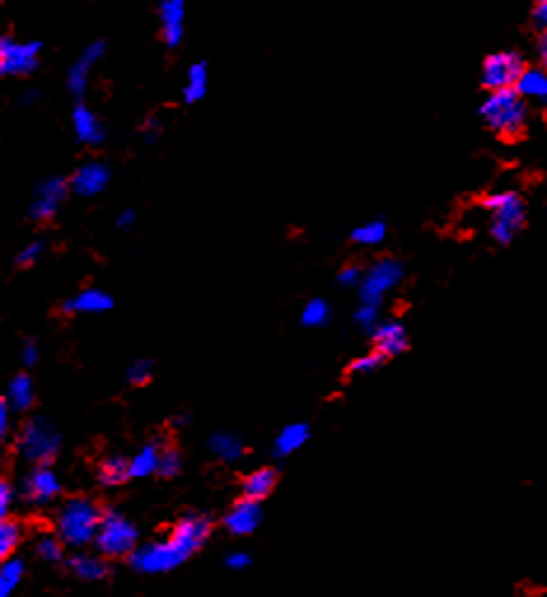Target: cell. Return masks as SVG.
<instances>
[{
    "instance_id": "6da1fadb",
    "label": "cell",
    "mask_w": 547,
    "mask_h": 597,
    "mask_svg": "<svg viewBox=\"0 0 547 597\" xmlns=\"http://www.w3.org/2000/svg\"><path fill=\"white\" fill-rule=\"evenodd\" d=\"M480 117L498 138L517 141L524 136L526 124H529V105H526V98L517 93V89L489 92L484 103L480 105Z\"/></svg>"
},
{
    "instance_id": "7a4b0ae2",
    "label": "cell",
    "mask_w": 547,
    "mask_h": 597,
    "mask_svg": "<svg viewBox=\"0 0 547 597\" xmlns=\"http://www.w3.org/2000/svg\"><path fill=\"white\" fill-rule=\"evenodd\" d=\"M101 518H104V509L96 502L75 494V497H68L56 511V534L71 549H83L96 539Z\"/></svg>"
},
{
    "instance_id": "3957f363",
    "label": "cell",
    "mask_w": 547,
    "mask_h": 597,
    "mask_svg": "<svg viewBox=\"0 0 547 597\" xmlns=\"http://www.w3.org/2000/svg\"><path fill=\"white\" fill-rule=\"evenodd\" d=\"M489 212V234L498 245H510L526 222V206L517 191H493L482 199Z\"/></svg>"
},
{
    "instance_id": "277c9868",
    "label": "cell",
    "mask_w": 547,
    "mask_h": 597,
    "mask_svg": "<svg viewBox=\"0 0 547 597\" xmlns=\"http://www.w3.org/2000/svg\"><path fill=\"white\" fill-rule=\"evenodd\" d=\"M94 549L108 560H129L134 551L138 549L136 525L129 518L122 516L120 511L105 509L99 533H96V539H94Z\"/></svg>"
},
{
    "instance_id": "5b68a950",
    "label": "cell",
    "mask_w": 547,
    "mask_h": 597,
    "mask_svg": "<svg viewBox=\"0 0 547 597\" xmlns=\"http://www.w3.org/2000/svg\"><path fill=\"white\" fill-rule=\"evenodd\" d=\"M15 445H17L19 455L26 462L50 465L61 448V435L59 429L55 427V423H50L43 416H35V418L24 423Z\"/></svg>"
},
{
    "instance_id": "8992f818",
    "label": "cell",
    "mask_w": 547,
    "mask_h": 597,
    "mask_svg": "<svg viewBox=\"0 0 547 597\" xmlns=\"http://www.w3.org/2000/svg\"><path fill=\"white\" fill-rule=\"evenodd\" d=\"M43 43L40 40H17L5 33L0 38V75L28 77L38 71Z\"/></svg>"
},
{
    "instance_id": "52a82bcc",
    "label": "cell",
    "mask_w": 547,
    "mask_h": 597,
    "mask_svg": "<svg viewBox=\"0 0 547 597\" xmlns=\"http://www.w3.org/2000/svg\"><path fill=\"white\" fill-rule=\"evenodd\" d=\"M403 276H405V269H403V264H400L398 259L383 257V259L373 261V264L365 269L363 283L361 288H358L361 304H382V298L386 297L391 289H395L403 283Z\"/></svg>"
},
{
    "instance_id": "ba28073f",
    "label": "cell",
    "mask_w": 547,
    "mask_h": 597,
    "mask_svg": "<svg viewBox=\"0 0 547 597\" xmlns=\"http://www.w3.org/2000/svg\"><path fill=\"white\" fill-rule=\"evenodd\" d=\"M524 71L526 65L520 52H512V49L493 52L482 64V87L487 89V92L514 89Z\"/></svg>"
},
{
    "instance_id": "9c48e42d",
    "label": "cell",
    "mask_w": 547,
    "mask_h": 597,
    "mask_svg": "<svg viewBox=\"0 0 547 597\" xmlns=\"http://www.w3.org/2000/svg\"><path fill=\"white\" fill-rule=\"evenodd\" d=\"M214 530V521L206 514H185L181 521L175 523L174 530L169 534V546L181 563H185L192 553H197L202 549L206 539L211 537Z\"/></svg>"
},
{
    "instance_id": "30bf717a",
    "label": "cell",
    "mask_w": 547,
    "mask_h": 597,
    "mask_svg": "<svg viewBox=\"0 0 547 597\" xmlns=\"http://www.w3.org/2000/svg\"><path fill=\"white\" fill-rule=\"evenodd\" d=\"M68 194H71V180L64 175H47L35 185L34 199L28 206V218L34 222H50L56 218Z\"/></svg>"
},
{
    "instance_id": "8fae6325",
    "label": "cell",
    "mask_w": 547,
    "mask_h": 597,
    "mask_svg": "<svg viewBox=\"0 0 547 597\" xmlns=\"http://www.w3.org/2000/svg\"><path fill=\"white\" fill-rule=\"evenodd\" d=\"M61 478L56 476L55 469L50 465H35V469L24 476L22 485H19V494L22 500L34 506L52 504L61 494Z\"/></svg>"
},
{
    "instance_id": "7c38bea8",
    "label": "cell",
    "mask_w": 547,
    "mask_h": 597,
    "mask_svg": "<svg viewBox=\"0 0 547 597\" xmlns=\"http://www.w3.org/2000/svg\"><path fill=\"white\" fill-rule=\"evenodd\" d=\"M132 570L141 572V574H166V572L175 570L183 565L178 555L171 551L169 542H150L138 546L129 558Z\"/></svg>"
},
{
    "instance_id": "4fadbf2b",
    "label": "cell",
    "mask_w": 547,
    "mask_h": 597,
    "mask_svg": "<svg viewBox=\"0 0 547 597\" xmlns=\"http://www.w3.org/2000/svg\"><path fill=\"white\" fill-rule=\"evenodd\" d=\"M105 56V43L104 40H94L80 52L75 61L68 68L66 75V89L73 98H83L89 89V80H92L94 68L99 65V61Z\"/></svg>"
},
{
    "instance_id": "5bb4252c",
    "label": "cell",
    "mask_w": 547,
    "mask_h": 597,
    "mask_svg": "<svg viewBox=\"0 0 547 597\" xmlns=\"http://www.w3.org/2000/svg\"><path fill=\"white\" fill-rule=\"evenodd\" d=\"M113 171L105 161L92 159V161L80 163L71 175V191L83 199H94V196L104 194L110 185Z\"/></svg>"
},
{
    "instance_id": "9a60e30c",
    "label": "cell",
    "mask_w": 547,
    "mask_h": 597,
    "mask_svg": "<svg viewBox=\"0 0 547 597\" xmlns=\"http://www.w3.org/2000/svg\"><path fill=\"white\" fill-rule=\"evenodd\" d=\"M185 16L187 0H159L157 3L159 35L169 49L181 47L185 38Z\"/></svg>"
},
{
    "instance_id": "2e32d148",
    "label": "cell",
    "mask_w": 547,
    "mask_h": 597,
    "mask_svg": "<svg viewBox=\"0 0 547 597\" xmlns=\"http://www.w3.org/2000/svg\"><path fill=\"white\" fill-rule=\"evenodd\" d=\"M260 523H263V509H260V502L251 497L236 500L223 518V527L232 537H248L255 533Z\"/></svg>"
},
{
    "instance_id": "e0dca14e",
    "label": "cell",
    "mask_w": 547,
    "mask_h": 597,
    "mask_svg": "<svg viewBox=\"0 0 547 597\" xmlns=\"http://www.w3.org/2000/svg\"><path fill=\"white\" fill-rule=\"evenodd\" d=\"M71 124H73V136L80 145L87 147H101L108 138V131H105V124L99 120V114L94 113L89 105L77 103L73 108L71 114Z\"/></svg>"
},
{
    "instance_id": "ac0fdd59",
    "label": "cell",
    "mask_w": 547,
    "mask_h": 597,
    "mask_svg": "<svg viewBox=\"0 0 547 597\" xmlns=\"http://www.w3.org/2000/svg\"><path fill=\"white\" fill-rule=\"evenodd\" d=\"M370 337H373L374 350L386 359L398 357V355H403L410 347V337H407L405 325L398 320H382Z\"/></svg>"
},
{
    "instance_id": "d6986e66",
    "label": "cell",
    "mask_w": 547,
    "mask_h": 597,
    "mask_svg": "<svg viewBox=\"0 0 547 597\" xmlns=\"http://www.w3.org/2000/svg\"><path fill=\"white\" fill-rule=\"evenodd\" d=\"M113 308V297L99 288H87L71 297L61 310L68 315H99Z\"/></svg>"
},
{
    "instance_id": "ffe728a7",
    "label": "cell",
    "mask_w": 547,
    "mask_h": 597,
    "mask_svg": "<svg viewBox=\"0 0 547 597\" xmlns=\"http://www.w3.org/2000/svg\"><path fill=\"white\" fill-rule=\"evenodd\" d=\"M68 570L77 576V579H83V582H104L108 579L110 567L108 560L104 555H92V553H75L68 558Z\"/></svg>"
},
{
    "instance_id": "44dd1931",
    "label": "cell",
    "mask_w": 547,
    "mask_h": 597,
    "mask_svg": "<svg viewBox=\"0 0 547 597\" xmlns=\"http://www.w3.org/2000/svg\"><path fill=\"white\" fill-rule=\"evenodd\" d=\"M166 448V439L157 436L154 441L145 444L136 455L132 457V478H145L159 472V460H162V451Z\"/></svg>"
},
{
    "instance_id": "7402d4cb",
    "label": "cell",
    "mask_w": 547,
    "mask_h": 597,
    "mask_svg": "<svg viewBox=\"0 0 547 597\" xmlns=\"http://www.w3.org/2000/svg\"><path fill=\"white\" fill-rule=\"evenodd\" d=\"M7 404L12 406V411L24 413L31 411L35 404V386L34 378L28 374H17L15 378L7 383V392H5Z\"/></svg>"
},
{
    "instance_id": "603a6c76",
    "label": "cell",
    "mask_w": 547,
    "mask_h": 597,
    "mask_svg": "<svg viewBox=\"0 0 547 597\" xmlns=\"http://www.w3.org/2000/svg\"><path fill=\"white\" fill-rule=\"evenodd\" d=\"M96 478L104 488H117L132 478V462L122 455H108L99 462Z\"/></svg>"
},
{
    "instance_id": "cb8c5ba5",
    "label": "cell",
    "mask_w": 547,
    "mask_h": 597,
    "mask_svg": "<svg viewBox=\"0 0 547 597\" xmlns=\"http://www.w3.org/2000/svg\"><path fill=\"white\" fill-rule=\"evenodd\" d=\"M309 435H312V432H309L307 423L285 425V427L281 429V435L276 436V441H274V455L276 457L293 455V453L300 451L302 445L307 444Z\"/></svg>"
},
{
    "instance_id": "d4e9b609",
    "label": "cell",
    "mask_w": 547,
    "mask_h": 597,
    "mask_svg": "<svg viewBox=\"0 0 547 597\" xmlns=\"http://www.w3.org/2000/svg\"><path fill=\"white\" fill-rule=\"evenodd\" d=\"M208 64L206 61H194V64L187 68L185 84H183V101L185 103H199L204 101V96L208 93Z\"/></svg>"
},
{
    "instance_id": "484cf974",
    "label": "cell",
    "mask_w": 547,
    "mask_h": 597,
    "mask_svg": "<svg viewBox=\"0 0 547 597\" xmlns=\"http://www.w3.org/2000/svg\"><path fill=\"white\" fill-rule=\"evenodd\" d=\"M279 484V474L274 467H263L257 469V472H251L246 478H244V497H251V500H264L269 494L274 493Z\"/></svg>"
},
{
    "instance_id": "4316f807",
    "label": "cell",
    "mask_w": 547,
    "mask_h": 597,
    "mask_svg": "<svg viewBox=\"0 0 547 597\" xmlns=\"http://www.w3.org/2000/svg\"><path fill=\"white\" fill-rule=\"evenodd\" d=\"M208 448L214 455H218L223 462H239L246 455V444L232 432H215L208 439Z\"/></svg>"
},
{
    "instance_id": "83f0119b",
    "label": "cell",
    "mask_w": 547,
    "mask_h": 597,
    "mask_svg": "<svg viewBox=\"0 0 547 597\" xmlns=\"http://www.w3.org/2000/svg\"><path fill=\"white\" fill-rule=\"evenodd\" d=\"M514 89L522 98L547 103V71L545 68H526Z\"/></svg>"
},
{
    "instance_id": "f1b7e54d",
    "label": "cell",
    "mask_w": 547,
    "mask_h": 597,
    "mask_svg": "<svg viewBox=\"0 0 547 597\" xmlns=\"http://www.w3.org/2000/svg\"><path fill=\"white\" fill-rule=\"evenodd\" d=\"M24 574H26V565L22 558H17V555L5 558V563L0 567V597H12V592L17 591L19 583L24 582Z\"/></svg>"
},
{
    "instance_id": "f546056e",
    "label": "cell",
    "mask_w": 547,
    "mask_h": 597,
    "mask_svg": "<svg viewBox=\"0 0 547 597\" xmlns=\"http://www.w3.org/2000/svg\"><path fill=\"white\" fill-rule=\"evenodd\" d=\"M24 542V527L15 518H3L0 521V558H12L19 543Z\"/></svg>"
},
{
    "instance_id": "4dcf8cb0",
    "label": "cell",
    "mask_w": 547,
    "mask_h": 597,
    "mask_svg": "<svg viewBox=\"0 0 547 597\" xmlns=\"http://www.w3.org/2000/svg\"><path fill=\"white\" fill-rule=\"evenodd\" d=\"M386 222L383 220H367V222L358 224L353 231H351V243L356 245H379L386 239Z\"/></svg>"
},
{
    "instance_id": "1f68e13d",
    "label": "cell",
    "mask_w": 547,
    "mask_h": 597,
    "mask_svg": "<svg viewBox=\"0 0 547 597\" xmlns=\"http://www.w3.org/2000/svg\"><path fill=\"white\" fill-rule=\"evenodd\" d=\"M330 318H333V308H330L325 298H309L300 315V320L304 327H323L328 325Z\"/></svg>"
},
{
    "instance_id": "d6a6232c",
    "label": "cell",
    "mask_w": 547,
    "mask_h": 597,
    "mask_svg": "<svg viewBox=\"0 0 547 597\" xmlns=\"http://www.w3.org/2000/svg\"><path fill=\"white\" fill-rule=\"evenodd\" d=\"M35 553L45 560V563H59L64 560V542L55 534H43L35 543Z\"/></svg>"
},
{
    "instance_id": "836d02e7",
    "label": "cell",
    "mask_w": 547,
    "mask_h": 597,
    "mask_svg": "<svg viewBox=\"0 0 547 597\" xmlns=\"http://www.w3.org/2000/svg\"><path fill=\"white\" fill-rule=\"evenodd\" d=\"M154 376V367L150 359H136V362L129 364V369H126V380H129V386L134 387H143L148 386L150 380Z\"/></svg>"
},
{
    "instance_id": "e575fe53",
    "label": "cell",
    "mask_w": 547,
    "mask_h": 597,
    "mask_svg": "<svg viewBox=\"0 0 547 597\" xmlns=\"http://www.w3.org/2000/svg\"><path fill=\"white\" fill-rule=\"evenodd\" d=\"M383 362H386V357H383V355H379L377 350H373V353H370V355H361V357L353 359V362L349 364V369H346V374H349V376L374 374V371H377Z\"/></svg>"
},
{
    "instance_id": "d590c367",
    "label": "cell",
    "mask_w": 547,
    "mask_h": 597,
    "mask_svg": "<svg viewBox=\"0 0 547 597\" xmlns=\"http://www.w3.org/2000/svg\"><path fill=\"white\" fill-rule=\"evenodd\" d=\"M183 469V457L181 453L175 451V448H171V445H166L164 451H162V460H159V476L162 478H174L178 476Z\"/></svg>"
},
{
    "instance_id": "8d00e7d4",
    "label": "cell",
    "mask_w": 547,
    "mask_h": 597,
    "mask_svg": "<svg viewBox=\"0 0 547 597\" xmlns=\"http://www.w3.org/2000/svg\"><path fill=\"white\" fill-rule=\"evenodd\" d=\"M353 322H356V325L361 327L363 331L373 334V331L377 329L379 322H382V320H379V306L361 304L356 308V313H353Z\"/></svg>"
},
{
    "instance_id": "74e56055",
    "label": "cell",
    "mask_w": 547,
    "mask_h": 597,
    "mask_svg": "<svg viewBox=\"0 0 547 597\" xmlns=\"http://www.w3.org/2000/svg\"><path fill=\"white\" fill-rule=\"evenodd\" d=\"M138 133H141V138L148 142V145H157V142L162 141V136H164V124H162L157 114H148V117L143 120Z\"/></svg>"
},
{
    "instance_id": "f35d334b",
    "label": "cell",
    "mask_w": 547,
    "mask_h": 597,
    "mask_svg": "<svg viewBox=\"0 0 547 597\" xmlns=\"http://www.w3.org/2000/svg\"><path fill=\"white\" fill-rule=\"evenodd\" d=\"M43 252H45L43 240H31V243H26L22 248V250L17 252V257H15V264H17L19 269L34 267L35 261H38L40 257H43Z\"/></svg>"
},
{
    "instance_id": "ab89813d",
    "label": "cell",
    "mask_w": 547,
    "mask_h": 597,
    "mask_svg": "<svg viewBox=\"0 0 547 597\" xmlns=\"http://www.w3.org/2000/svg\"><path fill=\"white\" fill-rule=\"evenodd\" d=\"M363 276H365V269H361L358 264H344L337 273V283L342 288H361Z\"/></svg>"
},
{
    "instance_id": "60d3db41",
    "label": "cell",
    "mask_w": 547,
    "mask_h": 597,
    "mask_svg": "<svg viewBox=\"0 0 547 597\" xmlns=\"http://www.w3.org/2000/svg\"><path fill=\"white\" fill-rule=\"evenodd\" d=\"M17 494L19 490L15 488L7 478L0 481V518H10V511L12 506H15V502H17Z\"/></svg>"
},
{
    "instance_id": "b9f144b4",
    "label": "cell",
    "mask_w": 547,
    "mask_h": 597,
    "mask_svg": "<svg viewBox=\"0 0 547 597\" xmlns=\"http://www.w3.org/2000/svg\"><path fill=\"white\" fill-rule=\"evenodd\" d=\"M531 22L538 31H547V0H536L533 10H531Z\"/></svg>"
},
{
    "instance_id": "7bdbcfd3",
    "label": "cell",
    "mask_w": 547,
    "mask_h": 597,
    "mask_svg": "<svg viewBox=\"0 0 547 597\" xmlns=\"http://www.w3.org/2000/svg\"><path fill=\"white\" fill-rule=\"evenodd\" d=\"M251 563L253 560L246 551H234V553H230L227 558H224V565L230 567V570H246Z\"/></svg>"
},
{
    "instance_id": "ee69618b",
    "label": "cell",
    "mask_w": 547,
    "mask_h": 597,
    "mask_svg": "<svg viewBox=\"0 0 547 597\" xmlns=\"http://www.w3.org/2000/svg\"><path fill=\"white\" fill-rule=\"evenodd\" d=\"M10 418H12V406L7 404L5 396H3V399H0V436H3V439L10 435V429H12Z\"/></svg>"
},
{
    "instance_id": "f6af8a7d",
    "label": "cell",
    "mask_w": 547,
    "mask_h": 597,
    "mask_svg": "<svg viewBox=\"0 0 547 597\" xmlns=\"http://www.w3.org/2000/svg\"><path fill=\"white\" fill-rule=\"evenodd\" d=\"M38 355H40L38 343H35L34 338H28L22 347V362L26 364V367H34V364L38 362Z\"/></svg>"
},
{
    "instance_id": "bcb514c9",
    "label": "cell",
    "mask_w": 547,
    "mask_h": 597,
    "mask_svg": "<svg viewBox=\"0 0 547 597\" xmlns=\"http://www.w3.org/2000/svg\"><path fill=\"white\" fill-rule=\"evenodd\" d=\"M115 224H117V229H124V231H129V229L136 224V210H134V208H124V210H120L117 212Z\"/></svg>"
},
{
    "instance_id": "7dc6e473",
    "label": "cell",
    "mask_w": 547,
    "mask_h": 597,
    "mask_svg": "<svg viewBox=\"0 0 547 597\" xmlns=\"http://www.w3.org/2000/svg\"><path fill=\"white\" fill-rule=\"evenodd\" d=\"M38 98H40L38 89H24L17 103H19V108H31V105L38 103Z\"/></svg>"
},
{
    "instance_id": "c3c4849f",
    "label": "cell",
    "mask_w": 547,
    "mask_h": 597,
    "mask_svg": "<svg viewBox=\"0 0 547 597\" xmlns=\"http://www.w3.org/2000/svg\"><path fill=\"white\" fill-rule=\"evenodd\" d=\"M538 59H541V68L547 71V31L541 33V38H538Z\"/></svg>"
},
{
    "instance_id": "681fc988",
    "label": "cell",
    "mask_w": 547,
    "mask_h": 597,
    "mask_svg": "<svg viewBox=\"0 0 547 597\" xmlns=\"http://www.w3.org/2000/svg\"><path fill=\"white\" fill-rule=\"evenodd\" d=\"M190 423V418H187V416H175L174 418V425H187Z\"/></svg>"
}]
</instances>
